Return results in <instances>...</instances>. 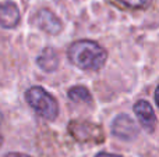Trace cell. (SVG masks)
I'll return each instance as SVG.
<instances>
[{
	"label": "cell",
	"instance_id": "obj_1",
	"mask_svg": "<svg viewBox=\"0 0 159 157\" xmlns=\"http://www.w3.org/2000/svg\"><path fill=\"white\" fill-rule=\"evenodd\" d=\"M67 56L78 68L85 71H98L106 63L107 52L96 42L82 39L70 45Z\"/></svg>",
	"mask_w": 159,
	"mask_h": 157
},
{
	"label": "cell",
	"instance_id": "obj_2",
	"mask_svg": "<svg viewBox=\"0 0 159 157\" xmlns=\"http://www.w3.org/2000/svg\"><path fill=\"white\" fill-rule=\"evenodd\" d=\"M25 100L28 104L48 121H53L59 114V104L56 99L45 91L42 86H32L25 92Z\"/></svg>",
	"mask_w": 159,
	"mask_h": 157
},
{
	"label": "cell",
	"instance_id": "obj_3",
	"mask_svg": "<svg viewBox=\"0 0 159 157\" xmlns=\"http://www.w3.org/2000/svg\"><path fill=\"white\" fill-rule=\"evenodd\" d=\"M69 132L75 141L81 143H102L105 141V132L102 127L88 121H75L69 122Z\"/></svg>",
	"mask_w": 159,
	"mask_h": 157
},
{
	"label": "cell",
	"instance_id": "obj_4",
	"mask_svg": "<svg viewBox=\"0 0 159 157\" xmlns=\"http://www.w3.org/2000/svg\"><path fill=\"white\" fill-rule=\"evenodd\" d=\"M112 132L121 141H133L138 135V127L129 116L120 114L112 124Z\"/></svg>",
	"mask_w": 159,
	"mask_h": 157
},
{
	"label": "cell",
	"instance_id": "obj_5",
	"mask_svg": "<svg viewBox=\"0 0 159 157\" xmlns=\"http://www.w3.org/2000/svg\"><path fill=\"white\" fill-rule=\"evenodd\" d=\"M133 110H134V114L137 116L141 127L149 134L154 132L157 128V116H155L152 106L147 100H138L134 104Z\"/></svg>",
	"mask_w": 159,
	"mask_h": 157
},
{
	"label": "cell",
	"instance_id": "obj_6",
	"mask_svg": "<svg viewBox=\"0 0 159 157\" xmlns=\"http://www.w3.org/2000/svg\"><path fill=\"white\" fill-rule=\"evenodd\" d=\"M35 24L36 27H39L43 32L49 33V35H57L63 29V25H61V21L59 19V17H56L52 11L46 10V8H42L36 13Z\"/></svg>",
	"mask_w": 159,
	"mask_h": 157
},
{
	"label": "cell",
	"instance_id": "obj_7",
	"mask_svg": "<svg viewBox=\"0 0 159 157\" xmlns=\"http://www.w3.org/2000/svg\"><path fill=\"white\" fill-rule=\"evenodd\" d=\"M20 10L14 2H4L0 4V27L14 28L20 22Z\"/></svg>",
	"mask_w": 159,
	"mask_h": 157
},
{
	"label": "cell",
	"instance_id": "obj_8",
	"mask_svg": "<svg viewBox=\"0 0 159 157\" xmlns=\"http://www.w3.org/2000/svg\"><path fill=\"white\" fill-rule=\"evenodd\" d=\"M36 64H38L39 68L45 72L55 71L59 66V56H57V53H56V50L52 49V47L43 49L42 53L39 54V57L36 58Z\"/></svg>",
	"mask_w": 159,
	"mask_h": 157
},
{
	"label": "cell",
	"instance_id": "obj_9",
	"mask_svg": "<svg viewBox=\"0 0 159 157\" xmlns=\"http://www.w3.org/2000/svg\"><path fill=\"white\" fill-rule=\"evenodd\" d=\"M69 97L75 103H85V104H91L92 103V95L89 93L85 86H73L69 89Z\"/></svg>",
	"mask_w": 159,
	"mask_h": 157
},
{
	"label": "cell",
	"instance_id": "obj_10",
	"mask_svg": "<svg viewBox=\"0 0 159 157\" xmlns=\"http://www.w3.org/2000/svg\"><path fill=\"white\" fill-rule=\"evenodd\" d=\"M119 2L130 8H147L152 0H119Z\"/></svg>",
	"mask_w": 159,
	"mask_h": 157
},
{
	"label": "cell",
	"instance_id": "obj_11",
	"mask_svg": "<svg viewBox=\"0 0 159 157\" xmlns=\"http://www.w3.org/2000/svg\"><path fill=\"white\" fill-rule=\"evenodd\" d=\"M95 157H121V156H119V155H112V153H105V152H102V153H98Z\"/></svg>",
	"mask_w": 159,
	"mask_h": 157
},
{
	"label": "cell",
	"instance_id": "obj_12",
	"mask_svg": "<svg viewBox=\"0 0 159 157\" xmlns=\"http://www.w3.org/2000/svg\"><path fill=\"white\" fill-rule=\"evenodd\" d=\"M4 157H31L28 155H22V153H7Z\"/></svg>",
	"mask_w": 159,
	"mask_h": 157
},
{
	"label": "cell",
	"instance_id": "obj_13",
	"mask_svg": "<svg viewBox=\"0 0 159 157\" xmlns=\"http://www.w3.org/2000/svg\"><path fill=\"white\" fill-rule=\"evenodd\" d=\"M2 143H3V138L0 136V146H2Z\"/></svg>",
	"mask_w": 159,
	"mask_h": 157
}]
</instances>
